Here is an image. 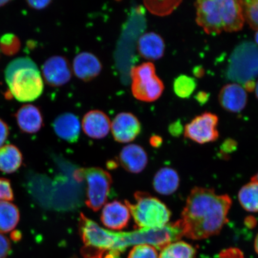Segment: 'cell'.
I'll return each instance as SVG.
<instances>
[{"label":"cell","mask_w":258,"mask_h":258,"mask_svg":"<svg viewBox=\"0 0 258 258\" xmlns=\"http://www.w3.org/2000/svg\"><path fill=\"white\" fill-rule=\"evenodd\" d=\"M232 200L214 189L195 187L186 199L179 219L183 236L194 240L206 239L220 233L228 222Z\"/></svg>","instance_id":"6da1fadb"},{"label":"cell","mask_w":258,"mask_h":258,"mask_svg":"<svg viewBox=\"0 0 258 258\" xmlns=\"http://www.w3.org/2000/svg\"><path fill=\"white\" fill-rule=\"evenodd\" d=\"M5 79L12 95L21 102H32L43 93V80L38 67L29 57H19L5 70Z\"/></svg>","instance_id":"7a4b0ae2"},{"label":"cell","mask_w":258,"mask_h":258,"mask_svg":"<svg viewBox=\"0 0 258 258\" xmlns=\"http://www.w3.org/2000/svg\"><path fill=\"white\" fill-rule=\"evenodd\" d=\"M79 231L85 246L82 249L85 258H118L116 252L118 233L105 230L96 222L81 214Z\"/></svg>","instance_id":"3957f363"},{"label":"cell","mask_w":258,"mask_h":258,"mask_svg":"<svg viewBox=\"0 0 258 258\" xmlns=\"http://www.w3.org/2000/svg\"><path fill=\"white\" fill-rule=\"evenodd\" d=\"M135 198L134 204L127 201L125 203L139 228H159L169 224L171 212L159 199L140 191L135 194Z\"/></svg>","instance_id":"277c9868"},{"label":"cell","mask_w":258,"mask_h":258,"mask_svg":"<svg viewBox=\"0 0 258 258\" xmlns=\"http://www.w3.org/2000/svg\"><path fill=\"white\" fill-rule=\"evenodd\" d=\"M226 77L241 85L258 77V46L251 41H243L235 47L229 59Z\"/></svg>","instance_id":"5b68a950"},{"label":"cell","mask_w":258,"mask_h":258,"mask_svg":"<svg viewBox=\"0 0 258 258\" xmlns=\"http://www.w3.org/2000/svg\"><path fill=\"white\" fill-rule=\"evenodd\" d=\"M132 92L139 101H156L162 95L164 86L156 74V67L151 62H145L132 68Z\"/></svg>","instance_id":"8992f818"},{"label":"cell","mask_w":258,"mask_h":258,"mask_svg":"<svg viewBox=\"0 0 258 258\" xmlns=\"http://www.w3.org/2000/svg\"><path fill=\"white\" fill-rule=\"evenodd\" d=\"M183 236V228L180 220L159 228H140L128 232L127 234L130 246L145 244L160 250L173 242L179 241Z\"/></svg>","instance_id":"52a82bcc"},{"label":"cell","mask_w":258,"mask_h":258,"mask_svg":"<svg viewBox=\"0 0 258 258\" xmlns=\"http://www.w3.org/2000/svg\"><path fill=\"white\" fill-rule=\"evenodd\" d=\"M80 175L85 178L88 184L86 205L92 211H99L107 201L112 182L108 172L99 167L80 170Z\"/></svg>","instance_id":"ba28073f"},{"label":"cell","mask_w":258,"mask_h":258,"mask_svg":"<svg viewBox=\"0 0 258 258\" xmlns=\"http://www.w3.org/2000/svg\"><path fill=\"white\" fill-rule=\"evenodd\" d=\"M218 121L217 115L209 112L203 113L185 125L183 134L186 138L199 144L213 143L219 138Z\"/></svg>","instance_id":"9c48e42d"},{"label":"cell","mask_w":258,"mask_h":258,"mask_svg":"<svg viewBox=\"0 0 258 258\" xmlns=\"http://www.w3.org/2000/svg\"><path fill=\"white\" fill-rule=\"evenodd\" d=\"M196 22L206 34L216 35L224 31L222 0H205L196 3Z\"/></svg>","instance_id":"30bf717a"},{"label":"cell","mask_w":258,"mask_h":258,"mask_svg":"<svg viewBox=\"0 0 258 258\" xmlns=\"http://www.w3.org/2000/svg\"><path fill=\"white\" fill-rule=\"evenodd\" d=\"M44 79L51 87H60L69 83L73 70L67 58L54 56L48 58L42 67Z\"/></svg>","instance_id":"8fae6325"},{"label":"cell","mask_w":258,"mask_h":258,"mask_svg":"<svg viewBox=\"0 0 258 258\" xmlns=\"http://www.w3.org/2000/svg\"><path fill=\"white\" fill-rule=\"evenodd\" d=\"M113 137L120 143H128L136 139L141 131V124L138 118L131 112H121L111 122Z\"/></svg>","instance_id":"7c38bea8"},{"label":"cell","mask_w":258,"mask_h":258,"mask_svg":"<svg viewBox=\"0 0 258 258\" xmlns=\"http://www.w3.org/2000/svg\"><path fill=\"white\" fill-rule=\"evenodd\" d=\"M131 218V212L120 202L108 203L102 209L101 219L106 228L112 230H121L126 227Z\"/></svg>","instance_id":"4fadbf2b"},{"label":"cell","mask_w":258,"mask_h":258,"mask_svg":"<svg viewBox=\"0 0 258 258\" xmlns=\"http://www.w3.org/2000/svg\"><path fill=\"white\" fill-rule=\"evenodd\" d=\"M219 101L222 107L226 111L240 112L246 107L247 102V93L239 84H228L219 92Z\"/></svg>","instance_id":"5bb4252c"},{"label":"cell","mask_w":258,"mask_h":258,"mask_svg":"<svg viewBox=\"0 0 258 258\" xmlns=\"http://www.w3.org/2000/svg\"><path fill=\"white\" fill-rule=\"evenodd\" d=\"M111 122L105 112L99 110H92L87 112L82 120L84 132L92 139H102L109 134Z\"/></svg>","instance_id":"9a60e30c"},{"label":"cell","mask_w":258,"mask_h":258,"mask_svg":"<svg viewBox=\"0 0 258 258\" xmlns=\"http://www.w3.org/2000/svg\"><path fill=\"white\" fill-rule=\"evenodd\" d=\"M102 64L95 54L89 52L80 53L74 58L73 72L84 82H89L101 73Z\"/></svg>","instance_id":"2e32d148"},{"label":"cell","mask_w":258,"mask_h":258,"mask_svg":"<svg viewBox=\"0 0 258 258\" xmlns=\"http://www.w3.org/2000/svg\"><path fill=\"white\" fill-rule=\"evenodd\" d=\"M53 129L57 136L69 143L79 140L81 131L79 119L70 112L63 113L54 120Z\"/></svg>","instance_id":"e0dca14e"},{"label":"cell","mask_w":258,"mask_h":258,"mask_svg":"<svg viewBox=\"0 0 258 258\" xmlns=\"http://www.w3.org/2000/svg\"><path fill=\"white\" fill-rule=\"evenodd\" d=\"M121 166L129 172L139 173L148 164V156L144 148L137 144H130L122 148L119 156Z\"/></svg>","instance_id":"ac0fdd59"},{"label":"cell","mask_w":258,"mask_h":258,"mask_svg":"<svg viewBox=\"0 0 258 258\" xmlns=\"http://www.w3.org/2000/svg\"><path fill=\"white\" fill-rule=\"evenodd\" d=\"M222 7L224 31L228 32L240 31L245 21L241 1L222 0Z\"/></svg>","instance_id":"d6986e66"},{"label":"cell","mask_w":258,"mask_h":258,"mask_svg":"<svg viewBox=\"0 0 258 258\" xmlns=\"http://www.w3.org/2000/svg\"><path fill=\"white\" fill-rule=\"evenodd\" d=\"M18 126L25 133L33 134L40 130L43 125L41 112L37 106L25 105L15 115Z\"/></svg>","instance_id":"ffe728a7"},{"label":"cell","mask_w":258,"mask_h":258,"mask_svg":"<svg viewBox=\"0 0 258 258\" xmlns=\"http://www.w3.org/2000/svg\"><path fill=\"white\" fill-rule=\"evenodd\" d=\"M138 48L139 53L144 59L156 60L163 56L165 44L160 35L150 32L142 35Z\"/></svg>","instance_id":"44dd1931"},{"label":"cell","mask_w":258,"mask_h":258,"mask_svg":"<svg viewBox=\"0 0 258 258\" xmlns=\"http://www.w3.org/2000/svg\"><path fill=\"white\" fill-rule=\"evenodd\" d=\"M180 179L175 169L169 167L160 169L153 179V186L156 192L161 195H172L178 189Z\"/></svg>","instance_id":"7402d4cb"},{"label":"cell","mask_w":258,"mask_h":258,"mask_svg":"<svg viewBox=\"0 0 258 258\" xmlns=\"http://www.w3.org/2000/svg\"><path fill=\"white\" fill-rule=\"evenodd\" d=\"M23 163L21 151L14 145H6L0 148V171L12 173L20 168Z\"/></svg>","instance_id":"603a6c76"},{"label":"cell","mask_w":258,"mask_h":258,"mask_svg":"<svg viewBox=\"0 0 258 258\" xmlns=\"http://www.w3.org/2000/svg\"><path fill=\"white\" fill-rule=\"evenodd\" d=\"M20 220L17 206L7 201H0V233L14 230Z\"/></svg>","instance_id":"cb8c5ba5"},{"label":"cell","mask_w":258,"mask_h":258,"mask_svg":"<svg viewBox=\"0 0 258 258\" xmlns=\"http://www.w3.org/2000/svg\"><path fill=\"white\" fill-rule=\"evenodd\" d=\"M196 248L183 241H176L161 250L159 258H195Z\"/></svg>","instance_id":"d4e9b609"},{"label":"cell","mask_w":258,"mask_h":258,"mask_svg":"<svg viewBox=\"0 0 258 258\" xmlns=\"http://www.w3.org/2000/svg\"><path fill=\"white\" fill-rule=\"evenodd\" d=\"M238 201L241 207L249 212H258V183L251 181L240 189Z\"/></svg>","instance_id":"484cf974"},{"label":"cell","mask_w":258,"mask_h":258,"mask_svg":"<svg viewBox=\"0 0 258 258\" xmlns=\"http://www.w3.org/2000/svg\"><path fill=\"white\" fill-rule=\"evenodd\" d=\"M197 81L186 75H180L173 82V90L175 94L180 98H189L197 88Z\"/></svg>","instance_id":"4316f807"},{"label":"cell","mask_w":258,"mask_h":258,"mask_svg":"<svg viewBox=\"0 0 258 258\" xmlns=\"http://www.w3.org/2000/svg\"><path fill=\"white\" fill-rule=\"evenodd\" d=\"M182 1H146L145 5L153 14L164 16L169 15L181 4Z\"/></svg>","instance_id":"83f0119b"},{"label":"cell","mask_w":258,"mask_h":258,"mask_svg":"<svg viewBox=\"0 0 258 258\" xmlns=\"http://www.w3.org/2000/svg\"><path fill=\"white\" fill-rule=\"evenodd\" d=\"M244 18L253 30H258V0L241 1Z\"/></svg>","instance_id":"f1b7e54d"},{"label":"cell","mask_w":258,"mask_h":258,"mask_svg":"<svg viewBox=\"0 0 258 258\" xmlns=\"http://www.w3.org/2000/svg\"><path fill=\"white\" fill-rule=\"evenodd\" d=\"M128 258H159L156 248L148 244H138L133 247Z\"/></svg>","instance_id":"f546056e"},{"label":"cell","mask_w":258,"mask_h":258,"mask_svg":"<svg viewBox=\"0 0 258 258\" xmlns=\"http://www.w3.org/2000/svg\"><path fill=\"white\" fill-rule=\"evenodd\" d=\"M2 48L6 53L11 54L19 49V41L14 35H5L1 39Z\"/></svg>","instance_id":"4dcf8cb0"},{"label":"cell","mask_w":258,"mask_h":258,"mask_svg":"<svg viewBox=\"0 0 258 258\" xmlns=\"http://www.w3.org/2000/svg\"><path fill=\"white\" fill-rule=\"evenodd\" d=\"M14 200V192L11 181L8 179L0 178V201H13Z\"/></svg>","instance_id":"1f68e13d"},{"label":"cell","mask_w":258,"mask_h":258,"mask_svg":"<svg viewBox=\"0 0 258 258\" xmlns=\"http://www.w3.org/2000/svg\"><path fill=\"white\" fill-rule=\"evenodd\" d=\"M12 251L11 241L8 237L0 234V258L7 257Z\"/></svg>","instance_id":"d6a6232c"},{"label":"cell","mask_w":258,"mask_h":258,"mask_svg":"<svg viewBox=\"0 0 258 258\" xmlns=\"http://www.w3.org/2000/svg\"><path fill=\"white\" fill-rule=\"evenodd\" d=\"M237 143L233 139H227L221 147V153L223 156L232 153L236 150Z\"/></svg>","instance_id":"836d02e7"},{"label":"cell","mask_w":258,"mask_h":258,"mask_svg":"<svg viewBox=\"0 0 258 258\" xmlns=\"http://www.w3.org/2000/svg\"><path fill=\"white\" fill-rule=\"evenodd\" d=\"M220 258H244L243 252L237 248H229L222 250L219 254Z\"/></svg>","instance_id":"e575fe53"},{"label":"cell","mask_w":258,"mask_h":258,"mask_svg":"<svg viewBox=\"0 0 258 258\" xmlns=\"http://www.w3.org/2000/svg\"><path fill=\"white\" fill-rule=\"evenodd\" d=\"M9 129L7 124L0 119V148L3 147L9 137Z\"/></svg>","instance_id":"d590c367"},{"label":"cell","mask_w":258,"mask_h":258,"mask_svg":"<svg viewBox=\"0 0 258 258\" xmlns=\"http://www.w3.org/2000/svg\"><path fill=\"white\" fill-rule=\"evenodd\" d=\"M170 134L174 137H179L182 134L183 129L180 120L176 121L171 124L169 127Z\"/></svg>","instance_id":"8d00e7d4"},{"label":"cell","mask_w":258,"mask_h":258,"mask_svg":"<svg viewBox=\"0 0 258 258\" xmlns=\"http://www.w3.org/2000/svg\"><path fill=\"white\" fill-rule=\"evenodd\" d=\"M51 3V1H27L28 5L31 8L36 10L44 9Z\"/></svg>","instance_id":"74e56055"},{"label":"cell","mask_w":258,"mask_h":258,"mask_svg":"<svg viewBox=\"0 0 258 258\" xmlns=\"http://www.w3.org/2000/svg\"><path fill=\"white\" fill-rule=\"evenodd\" d=\"M209 93L204 91L198 92L195 96L196 101H198L201 105H203L206 104V103L209 101Z\"/></svg>","instance_id":"f35d334b"},{"label":"cell","mask_w":258,"mask_h":258,"mask_svg":"<svg viewBox=\"0 0 258 258\" xmlns=\"http://www.w3.org/2000/svg\"><path fill=\"white\" fill-rule=\"evenodd\" d=\"M192 73L197 78H201L204 76L205 71L202 66H197L194 68Z\"/></svg>","instance_id":"ab89813d"},{"label":"cell","mask_w":258,"mask_h":258,"mask_svg":"<svg viewBox=\"0 0 258 258\" xmlns=\"http://www.w3.org/2000/svg\"><path fill=\"white\" fill-rule=\"evenodd\" d=\"M243 88L246 91L251 92L255 89L256 83L254 80H250L245 83L243 85Z\"/></svg>","instance_id":"60d3db41"},{"label":"cell","mask_w":258,"mask_h":258,"mask_svg":"<svg viewBox=\"0 0 258 258\" xmlns=\"http://www.w3.org/2000/svg\"><path fill=\"white\" fill-rule=\"evenodd\" d=\"M162 138L159 136H157V135H155V136L151 137L150 140L151 144L155 147H160L161 144H162Z\"/></svg>","instance_id":"b9f144b4"},{"label":"cell","mask_w":258,"mask_h":258,"mask_svg":"<svg viewBox=\"0 0 258 258\" xmlns=\"http://www.w3.org/2000/svg\"><path fill=\"white\" fill-rule=\"evenodd\" d=\"M256 219L254 217H249L245 219V224L248 228H253L256 225Z\"/></svg>","instance_id":"7bdbcfd3"},{"label":"cell","mask_w":258,"mask_h":258,"mask_svg":"<svg viewBox=\"0 0 258 258\" xmlns=\"http://www.w3.org/2000/svg\"><path fill=\"white\" fill-rule=\"evenodd\" d=\"M11 237L12 240L15 241H19L21 238L22 234H21L20 232L18 231H15L12 233Z\"/></svg>","instance_id":"ee69618b"},{"label":"cell","mask_w":258,"mask_h":258,"mask_svg":"<svg viewBox=\"0 0 258 258\" xmlns=\"http://www.w3.org/2000/svg\"><path fill=\"white\" fill-rule=\"evenodd\" d=\"M254 250H255L256 253L258 254V234L256 235L255 240L254 243Z\"/></svg>","instance_id":"f6af8a7d"},{"label":"cell","mask_w":258,"mask_h":258,"mask_svg":"<svg viewBox=\"0 0 258 258\" xmlns=\"http://www.w3.org/2000/svg\"><path fill=\"white\" fill-rule=\"evenodd\" d=\"M251 180H253V181L256 182L258 183V172L251 178Z\"/></svg>","instance_id":"bcb514c9"},{"label":"cell","mask_w":258,"mask_h":258,"mask_svg":"<svg viewBox=\"0 0 258 258\" xmlns=\"http://www.w3.org/2000/svg\"><path fill=\"white\" fill-rule=\"evenodd\" d=\"M9 1H4V0H0V7H2V6H5V5L7 4Z\"/></svg>","instance_id":"7dc6e473"},{"label":"cell","mask_w":258,"mask_h":258,"mask_svg":"<svg viewBox=\"0 0 258 258\" xmlns=\"http://www.w3.org/2000/svg\"><path fill=\"white\" fill-rule=\"evenodd\" d=\"M254 90H255L256 96L257 99H258V81L256 83L255 89H254Z\"/></svg>","instance_id":"c3c4849f"},{"label":"cell","mask_w":258,"mask_h":258,"mask_svg":"<svg viewBox=\"0 0 258 258\" xmlns=\"http://www.w3.org/2000/svg\"><path fill=\"white\" fill-rule=\"evenodd\" d=\"M254 40H255L256 43L258 45V30L256 32L255 35H254Z\"/></svg>","instance_id":"681fc988"}]
</instances>
